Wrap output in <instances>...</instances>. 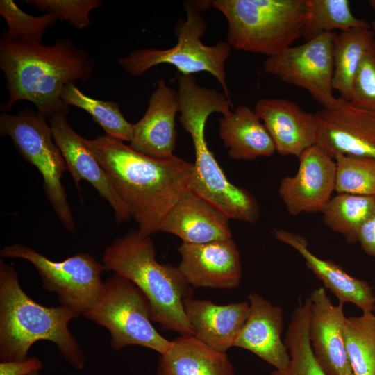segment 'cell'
<instances>
[{"mask_svg": "<svg viewBox=\"0 0 375 375\" xmlns=\"http://www.w3.org/2000/svg\"><path fill=\"white\" fill-rule=\"evenodd\" d=\"M309 298L308 335L318 364L327 375H353L344 342V303L333 305L323 287L315 289Z\"/></svg>", "mask_w": 375, "mask_h": 375, "instance_id": "9a60e30c", "label": "cell"}, {"mask_svg": "<svg viewBox=\"0 0 375 375\" xmlns=\"http://www.w3.org/2000/svg\"><path fill=\"white\" fill-rule=\"evenodd\" d=\"M210 6L212 1L209 0L183 1L186 19H180L176 25L177 42L174 47L137 49L119 58L117 64L133 77L142 76L151 67L161 64L172 65L185 76L206 72L218 81L230 99L225 64L232 48L223 40L212 46L206 45L201 41L207 28L201 13Z\"/></svg>", "mask_w": 375, "mask_h": 375, "instance_id": "52a82bcc", "label": "cell"}, {"mask_svg": "<svg viewBox=\"0 0 375 375\" xmlns=\"http://www.w3.org/2000/svg\"><path fill=\"white\" fill-rule=\"evenodd\" d=\"M218 122L219 137L231 158L253 160L276 152L271 135L251 108L239 106Z\"/></svg>", "mask_w": 375, "mask_h": 375, "instance_id": "cb8c5ba5", "label": "cell"}, {"mask_svg": "<svg viewBox=\"0 0 375 375\" xmlns=\"http://www.w3.org/2000/svg\"><path fill=\"white\" fill-rule=\"evenodd\" d=\"M159 231L176 235L185 244L232 238L229 219L190 190L171 209Z\"/></svg>", "mask_w": 375, "mask_h": 375, "instance_id": "ffe728a7", "label": "cell"}, {"mask_svg": "<svg viewBox=\"0 0 375 375\" xmlns=\"http://www.w3.org/2000/svg\"><path fill=\"white\" fill-rule=\"evenodd\" d=\"M253 110L263 122L279 154L298 157L315 144V114L306 112L294 102L281 98H261Z\"/></svg>", "mask_w": 375, "mask_h": 375, "instance_id": "d6986e66", "label": "cell"}, {"mask_svg": "<svg viewBox=\"0 0 375 375\" xmlns=\"http://www.w3.org/2000/svg\"><path fill=\"white\" fill-rule=\"evenodd\" d=\"M177 83L179 122L192 138L195 154L189 190L229 219L256 223L260 215L256 199L228 180L206 139L209 116L214 112L228 115L232 101L224 93L199 85L194 76L181 77Z\"/></svg>", "mask_w": 375, "mask_h": 375, "instance_id": "3957f363", "label": "cell"}, {"mask_svg": "<svg viewBox=\"0 0 375 375\" xmlns=\"http://www.w3.org/2000/svg\"><path fill=\"white\" fill-rule=\"evenodd\" d=\"M84 142L107 174L138 230L151 236L189 190L193 163L174 155L159 159L142 154L107 135Z\"/></svg>", "mask_w": 375, "mask_h": 375, "instance_id": "6da1fadb", "label": "cell"}, {"mask_svg": "<svg viewBox=\"0 0 375 375\" xmlns=\"http://www.w3.org/2000/svg\"><path fill=\"white\" fill-rule=\"evenodd\" d=\"M95 60L69 39L57 38L53 45L8 36L0 39V69L6 78L8 99L1 106L10 110L19 101L33 103L46 117L67 115L69 106L61 98L65 85L92 76Z\"/></svg>", "mask_w": 375, "mask_h": 375, "instance_id": "7a4b0ae2", "label": "cell"}, {"mask_svg": "<svg viewBox=\"0 0 375 375\" xmlns=\"http://www.w3.org/2000/svg\"><path fill=\"white\" fill-rule=\"evenodd\" d=\"M345 347L353 375H375V315L362 312L347 317L344 327Z\"/></svg>", "mask_w": 375, "mask_h": 375, "instance_id": "f546056e", "label": "cell"}, {"mask_svg": "<svg viewBox=\"0 0 375 375\" xmlns=\"http://www.w3.org/2000/svg\"><path fill=\"white\" fill-rule=\"evenodd\" d=\"M335 160L337 193L375 196V159L339 155Z\"/></svg>", "mask_w": 375, "mask_h": 375, "instance_id": "4dcf8cb0", "label": "cell"}, {"mask_svg": "<svg viewBox=\"0 0 375 375\" xmlns=\"http://www.w3.org/2000/svg\"><path fill=\"white\" fill-rule=\"evenodd\" d=\"M61 98L67 106H76L89 113L106 135L123 142H131L133 124L125 119L117 102L88 97L73 83L65 86Z\"/></svg>", "mask_w": 375, "mask_h": 375, "instance_id": "f1b7e54d", "label": "cell"}, {"mask_svg": "<svg viewBox=\"0 0 375 375\" xmlns=\"http://www.w3.org/2000/svg\"><path fill=\"white\" fill-rule=\"evenodd\" d=\"M368 4L369 5L370 8L373 10V11L375 12V0H369Z\"/></svg>", "mask_w": 375, "mask_h": 375, "instance_id": "8d00e7d4", "label": "cell"}, {"mask_svg": "<svg viewBox=\"0 0 375 375\" xmlns=\"http://www.w3.org/2000/svg\"><path fill=\"white\" fill-rule=\"evenodd\" d=\"M357 242L368 255L375 257V214L366 220L357 233Z\"/></svg>", "mask_w": 375, "mask_h": 375, "instance_id": "d590c367", "label": "cell"}, {"mask_svg": "<svg viewBox=\"0 0 375 375\" xmlns=\"http://www.w3.org/2000/svg\"><path fill=\"white\" fill-rule=\"evenodd\" d=\"M79 316L62 306H42L20 286L13 265L0 260V360L27 358L31 346L40 340L53 342L74 369L82 370L85 354L68 328Z\"/></svg>", "mask_w": 375, "mask_h": 375, "instance_id": "277c9868", "label": "cell"}, {"mask_svg": "<svg viewBox=\"0 0 375 375\" xmlns=\"http://www.w3.org/2000/svg\"><path fill=\"white\" fill-rule=\"evenodd\" d=\"M183 307L193 336L223 353L233 347L249 313V303L246 301L218 305L189 297Z\"/></svg>", "mask_w": 375, "mask_h": 375, "instance_id": "44dd1931", "label": "cell"}, {"mask_svg": "<svg viewBox=\"0 0 375 375\" xmlns=\"http://www.w3.org/2000/svg\"><path fill=\"white\" fill-rule=\"evenodd\" d=\"M179 112L177 91L169 88L165 79L156 83L143 117L133 124L129 146L146 156L166 159L173 156L177 131L175 119Z\"/></svg>", "mask_w": 375, "mask_h": 375, "instance_id": "e0dca14e", "label": "cell"}, {"mask_svg": "<svg viewBox=\"0 0 375 375\" xmlns=\"http://www.w3.org/2000/svg\"><path fill=\"white\" fill-rule=\"evenodd\" d=\"M323 221L331 230L342 235L349 244L357 242V233L375 214V196L338 193L322 211Z\"/></svg>", "mask_w": 375, "mask_h": 375, "instance_id": "4316f807", "label": "cell"}, {"mask_svg": "<svg viewBox=\"0 0 375 375\" xmlns=\"http://www.w3.org/2000/svg\"><path fill=\"white\" fill-rule=\"evenodd\" d=\"M249 313L233 347L249 351L276 369H286L290 354L281 335L283 310L256 293L249 295Z\"/></svg>", "mask_w": 375, "mask_h": 375, "instance_id": "ac0fdd59", "label": "cell"}, {"mask_svg": "<svg viewBox=\"0 0 375 375\" xmlns=\"http://www.w3.org/2000/svg\"><path fill=\"white\" fill-rule=\"evenodd\" d=\"M375 41L372 28H354L337 34L333 43V89L349 100L362 58Z\"/></svg>", "mask_w": 375, "mask_h": 375, "instance_id": "d4e9b609", "label": "cell"}, {"mask_svg": "<svg viewBox=\"0 0 375 375\" xmlns=\"http://www.w3.org/2000/svg\"><path fill=\"white\" fill-rule=\"evenodd\" d=\"M337 32L324 33L304 44L290 47L263 62L265 73L306 90L323 108L333 106V43Z\"/></svg>", "mask_w": 375, "mask_h": 375, "instance_id": "8fae6325", "label": "cell"}, {"mask_svg": "<svg viewBox=\"0 0 375 375\" xmlns=\"http://www.w3.org/2000/svg\"><path fill=\"white\" fill-rule=\"evenodd\" d=\"M315 114L316 143L335 159L339 155L375 159V114L339 97Z\"/></svg>", "mask_w": 375, "mask_h": 375, "instance_id": "7c38bea8", "label": "cell"}, {"mask_svg": "<svg viewBox=\"0 0 375 375\" xmlns=\"http://www.w3.org/2000/svg\"><path fill=\"white\" fill-rule=\"evenodd\" d=\"M298 158L299 169L281 180L279 195L292 215L322 212L335 190V160L317 144Z\"/></svg>", "mask_w": 375, "mask_h": 375, "instance_id": "4fadbf2b", "label": "cell"}, {"mask_svg": "<svg viewBox=\"0 0 375 375\" xmlns=\"http://www.w3.org/2000/svg\"><path fill=\"white\" fill-rule=\"evenodd\" d=\"M0 15L6 20V33L14 38L34 43H42L44 33L57 21L56 17L46 13L33 16L24 12L12 0L0 1Z\"/></svg>", "mask_w": 375, "mask_h": 375, "instance_id": "1f68e13d", "label": "cell"}, {"mask_svg": "<svg viewBox=\"0 0 375 375\" xmlns=\"http://www.w3.org/2000/svg\"><path fill=\"white\" fill-rule=\"evenodd\" d=\"M83 315L108 329L115 351L137 345L160 355L171 346L172 341L154 328L146 296L133 282L117 273L103 281L99 299Z\"/></svg>", "mask_w": 375, "mask_h": 375, "instance_id": "9c48e42d", "label": "cell"}, {"mask_svg": "<svg viewBox=\"0 0 375 375\" xmlns=\"http://www.w3.org/2000/svg\"><path fill=\"white\" fill-rule=\"evenodd\" d=\"M348 101L375 114V41L362 59Z\"/></svg>", "mask_w": 375, "mask_h": 375, "instance_id": "836d02e7", "label": "cell"}, {"mask_svg": "<svg viewBox=\"0 0 375 375\" xmlns=\"http://www.w3.org/2000/svg\"><path fill=\"white\" fill-rule=\"evenodd\" d=\"M236 50L274 56L302 38L306 0H215Z\"/></svg>", "mask_w": 375, "mask_h": 375, "instance_id": "8992f818", "label": "cell"}, {"mask_svg": "<svg viewBox=\"0 0 375 375\" xmlns=\"http://www.w3.org/2000/svg\"><path fill=\"white\" fill-rule=\"evenodd\" d=\"M178 266L193 287L233 289L242 278L240 254L233 238L204 244L182 243L178 247Z\"/></svg>", "mask_w": 375, "mask_h": 375, "instance_id": "5bb4252c", "label": "cell"}, {"mask_svg": "<svg viewBox=\"0 0 375 375\" xmlns=\"http://www.w3.org/2000/svg\"><path fill=\"white\" fill-rule=\"evenodd\" d=\"M49 124L54 141L78 192L81 193V181H88L110 205L117 224L128 222L131 216L127 208L114 190L107 174L85 144L84 138L69 124L67 115H55L49 119Z\"/></svg>", "mask_w": 375, "mask_h": 375, "instance_id": "2e32d148", "label": "cell"}, {"mask_svg": "<svg viewBox=\"0 0 375 375\" xmlns=\"http://www.w3.org/2000/svg\"><path fill=\"white\" fill-rule=\"evenodd\" d=\"M102 265L104 270L124 276L143 292L152 321L162 329L192 335L183 307L185 299L192 297V288L178 267L157 261L151 236L136 229L116 238L106 248Z\"/></svg>", "mask_w": 375, "mask_h": 375, "instance_id": "5b68a950", "label": "cell"}, {"mask_svg": "<svg viewBox=\"0 0 375 375\" xmlns=\"http://www.w3.org/2000/svg\"><path fill=\"white\" fill-rule=\"evenodd\" d=\"M37 10L53 15L57 20L68 22L74 28L81 30L90 26V11L102 4L101 0H24Z\"/></svg>", "mask_w": 375, "mask_h": 375, "instance_id": "d6a6232c", "label": "cell"}, {"mask_svg": "<svg viewBox=\"0 0 375 375\" xmlns=\"http://www.w3.org/2000/svg\"><path fill=\"white\" fill-rule=\"evenodd\" d=\"M42 367V362L36 357L18 360L1 361L0 375H28L39 372Z\"/></svg>", "mask_w": 375, "mask_h": 375, "instance_id": "e575fe53", "label": "cell"}, {"mask_svg": "<svg viewBox=\"0 0 375 375\" xmlns=\"http://www.w3.org/2000/svg\"><path fill=\"white\" fill-rule=\"evenodd\" d=\"M273 234L278 240L292 247L303 258L306 267L339 302L353 303L362 312L375 311V295L367 281L349 275L333 260L316 256L309 250L308 241L301 235L283 229H274Z\"/></svg>", "mask_w": 375, "mask_h": 375, "instance_id": "7402d4cb", "label": "cell"}, {"mask_svg": "<svg viewBox=\"0 0 375 375\" xmlns=\"http://www.w3.org/2000/svg\"><path fill=\"white\" fill-rule=\"evenodd\" d=\"M354 28H371L366 20L351 12L347 0H306L302 38L308 42L324 33L344 32Z\"/></svg>", "mask_w": 375, "mask_h": 375, "instance_id": "83f0119b", "label": "cell"}, {"mask_svg": "<svg viewBox=\"0 0 375 375\" xmlns=\"http://www.w3.org/2000/svg\"><path fill=\"white\" fill-rule=\"evenodd\" d=\"M46 118L30 108H24L15 115L3 112L0 133L10 137L19 153L40 172L51 208L65 229L74 233L75 221L62 183L67 166Z\"/></svg>", "mask_w": 375, "mask_h": 375, "instance_id": "ba28073f", "label": "cell"}, {"mask_svg": "<svg viewBox=\"0 0 375 375\" xmlns=\"http://www.w3.org/2000/svg\"><path fill=\"white\" fill-rule=\"evenodd\" d=\"M371 28L375 34V19H374L371 24Z\"/></svg>", "mask_w": 375, "mask_h": 375, "instance_id": "74e56055", "label": "cell"}, {"mask_svg": "<svg viewBox=\"0 0 375 375\" xmlns=\"http://www.w3.org/2000/svg\"><path fill=\"white\" fill-rule=\"evenodd\" d=\"M158 358L156 375H235L226 353L215 351L192 335H181Z\"/></svg>", "mask_w": 375, "mask_h": 375, "instance_id": "603a6c76", "label": "cell"}, {"mask_svg": "<svg viewBox=\"0 0 375 375\" xmlns=\"http://www.w3.org/2000/svg\"><path fill=\"white\" fill-rule=\"evenodd\" d=\"M311 311L309 297L294 310L284 342L290 354L288 367L274 369L271 375H327L318 364L309 340L308 328Z\"/></svg>", "mask_w": 375, "mask_h": 375, "instance_id": "484cf974", "label": "cell"}, {"mask_svg": "<svg viewBox=\"0 0 375 375\" xmlns=\"http://www.w3.org/2000/svg\"><path fill=\"white\" fill-rule=\"evenodd\" d=\"M28 375H40V373H39V372H35L31 373V374H28Z\"/></svg>", "mask_w": 375, "mask_h": 375, "instance_id": "f35d334b", "label": "cell"}, {"mask_svg": "<svg viewBox=\"0 0 375 375\" xmlns=\"http://www.w3.org/2000/svg\"><path fill=\"white\" fill-rule=\"evenodd\" d=\"M0 255L30 262L39 274L43 288L56 294L60 305L79 315L90 309L103 292V266L88 253H78L58 262L26 245L12 244L1 249Z\"/></svg>", "mask_w": 375, "mask_h": 375, "instance_id": "30bf717a", "label": "cell"}]
</instances>
